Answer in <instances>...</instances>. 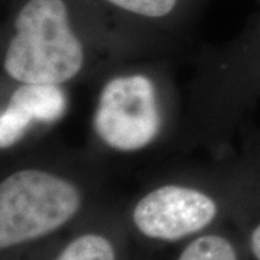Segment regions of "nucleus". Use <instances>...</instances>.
Segmentation results:
<instances>
[{"label":"nucleus","mask_w":260,"mask_h":260,"mask_svg":"<svg viewBox=\"0 0 260 260\" xmlns=\"http://www.w3.org/2000/svg\"><path fill=\"white\" fill-rule=\"evenodd\" d=\"M100 168L32 158L0 178V260H28L107 200Z\"/></svg>","instance_id":"obj_1"},{"label":"nucleus","mask_w":260,"mask_h":260,"mask_svg":"<svg viewBox=\"0 0 260 260\" xmlns=\"http://www.w3.org/2000/svg\"><path fill=\"white\" fill-rule=\"evenodd\" d=\"M117 42L81 32L67 0H25L2 44V88L16 84L71 85L136 58Z\"/></svg>","instance_id":"obj_2"},{"label":"nucleus","mask_w":260,"mask_h":260,"mask_svg":"<svg viewBox=\"0 0 260 260\" xmlns=\"http://www.w3.org/2000/svg\"><path fill=\"white\" fill-rule=\"evenodd\" d=\"M90 120L94 156H136L178 130V97L164 67L120 61L102 74Z\"/></svg>","instance_id":"obj_3"},{"label":"nucleus","mask_w":260,"mask_h":260,"mask_svg":"<svg viewBox=\"0 0 260 260\" xmlns=\"http://www.w3.org/2000/svg\"><path fill=\"white\" fill-rule=\"evenodd\" d=\"M135 246L148 253L172 250L230 220L224 167L210 174H177L142 188L121 208Z\"/></svg>","instance_id":"obj_4"},{"label":"nucleus","mask_w":260,"mask_h":260,"mask_svg":"<svg viewBox=\"0 0 260 260\" xmlns=\"http://www.w3.org/2000/svg\"><path fill=\"white\" fill-rule=\"evenodd\" d=\"M121 208L107 200L28 260H132L139 249L130 239Z\"/></svg>","instance_id":"obj_5"},{"label":"nucleus","mask_w":260,"mask_h":260,"mask_svg":"<svg viewBox=\"0 0 260 260\" xmlns=\"http://www.w3.org/2000/svg\"><path fill=\"white\" fill-rule=\"evenodd\" d=\"M70 109L65 85L16 84L2 88L0 149L6 155L62 120Z\"/></svg>","instance_id":"obj_6"},{"label":"nucleus","mask_w":260,"mask_h":260,"mask_svg":"<svg viewBox=\"0 0 260 260\" xmlns=\"http://www.w3.org/2000/svg\"><path fill=\"white\" fill-rule=\"evenodd\" d=\"M224 171L230 189V223L251 259L260 260V133L247 132Z\"/></svg>","instance_id":"obj_7"},{"label":"nucleus","mask_w":260,"mask_h":260,"mask_svg":"<svg viewBox=\"0 0 260 260\" xmlns=\"http://www.w3.org/2000/svg\"><path fill=\"white\" fill-rule=\"evenodd\" d=\"M169 251L165 260H253L230 220Z\"/></svg>","instance_id":"obj_8"},{"label":"nucleus","mask_w":260,"mask_h":260,"mask_svg":"<svg viewBox=\"0 0 260 260\" xmlns=\"http://www.w3.org/2000/svg\"><path fill=\"white\" fill-rule=\"evenodd\" d=\"M113 8L126 12L132 16L159 22L169 18L178 8L179 0H104Z\"/></svg>","instance_id":"obj_9"},{"label":"nucleus","mask_w":260,"mask_h":260,"mask_svg":"<svg viewBox=\"0 0 260 260\" xmlns=\"http://www.w3.org/2000/svg\"><path fill=\"white\" fill-rule=\"evenodd\" d=\"M132 260H156V257H155V253H148V251H143L139 249Z\"/></svg>","instance_id":"obj_10"}]
</instances>
